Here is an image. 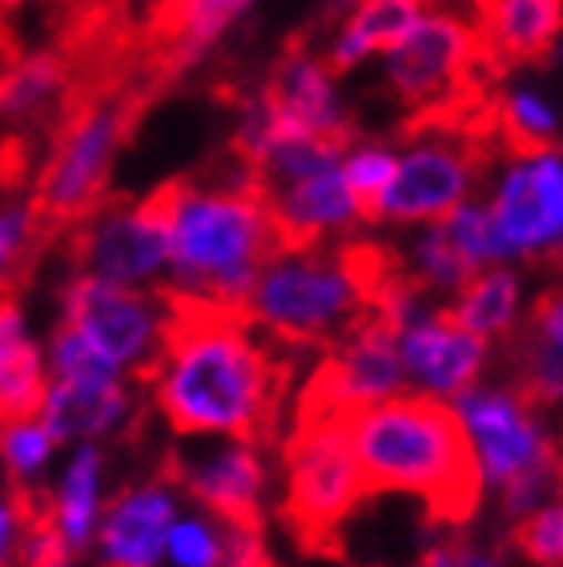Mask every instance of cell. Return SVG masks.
<instances>
[{
	"mask_svg": "<svg viewBox=\"0 0 563 567\" xmlns=\"http://www.w3.org/2000/svg\"><path fill=\"white\" fill-rule=\"evenodd\" d=\"M162 330L137 382L177 435H229L249 447H278L282 411L294 382L290 347L258 339L238 302L157 286Z\"/></svg>",
	"mask_w": 563,
	"mask_h": 567,
	"instance_id": "6da1fadb",
	"label": "cell"
},
{
	"mask_svg": "<svg viewBox=\"0 0 563 567\" xmlns=\"http://www.w3.org/2000/svg\"><path fill=\"white\" fill-rule=\"evenodd\" d=\"M367 495H414L427 524L459 532L483 507V467L463 415L439 394H390L347 419Z\"/></svg>",
	"mask_w": 563,
	"mask_h": 567,
	"instance_id": "7a4b0ae2",
	"label": "cell"
},
{
	"mask_svg": "<svg viewBox=\"0 0 563 567\" xmlns=\"http://www.w3.org/2000/svg\"><path fill=\"white\" fill-rule=\"evenodd\" d=\"M170 234L174 286L238 302L258 274L278 258L266 194L246 165L226 150L214 177H174L157 186Z\"/></svg>",
	"mask_w": 563,
	"mask_h": 567,
	"instance_id": "3957f363",
	"label": "cell"
},
{
	"mask_svg": "<svg viewBox=\"0 0 563 567\" xmlns=\"http://www.w3.org/2000/svg\"><path fill=\"white\" fill-rule=\"evenodd\" d=\"M153 97L157 93L141 81V73L89 81V89L73 93L65 117L57 121L53 157L44 165L37 197L29 202L44 238L81 226L105 206L113 157Z\"/></svg>",
	"mask_w": 563,
	"mask_h": 567,
	"instance_id": "277c9868",
	"label": "cell"
},
{
	"mask_svg": "<svg viewBox=\"0 0 563 567\" xmlns=\"http://www.w3.org/2000/svg\"><path fill=\"white\" fill-rule=\"evenodd\" d=\"M286 471L282 527L306 556H342V524L370 499L347 439V419L290 423L278 439Z\"/></svg>",
	"mask_w": 563,
	"mask_h": 567,
	"instance_id": "5b68a950",
	"label": "cell"
},
{
	"mask_svg": "<svg viewBox=\"0 0 563 567\" xmlns=\"http://www.w3.org/2000/svg\"><path fill=\"white\" fill-rule=\"evenodd\" d=\"M242 310L282 347L330 350L358 315V298L338 266L335 246H318L278 254L249 286Z\"/></svg>",
	"mask_w": 563,
	"mask_h": 567,
	"instance_id": "8992f818",
	"label": "cell"
},
{
	"mask_svg": "<svg viewBox=\"0 0 563 567\" xmlns=\"http://www.w3.org/2000/svg\"><path fill=\"white\" fill-rule=\"evenodd\" d=\"M390 93L399 97L402 121L451 110L459 101L495 93L499 81L483 69L475 33L467 17L443 9H427L387 65Z\"/></svg>",
	"mask_w": 563,
	"mask_h": 567,
	"instance_id": "52a82bcc",
	"label": "cell"
},
{
	"mask_svg": "<svg viewBox=\"0 0 563 567\" xmlns=\"http://www.w3.org/2000/svg\"><path fill=\"white\" fill-rule=\"evenodd\" d=\"M258 97L270 117L274 142L278 137H315V142H330L347 153L362 142V130L335 97V73L326 65V56L315 53V41L306 33H294L282 44L278 61L258 85Z\"/></svg>",
	"mask_w": 563,
	"mask_h": 567,
	"instance_id": "ba28073f",
	"label": "cell"
},
{
	"mask_svg": "<svg viewBox=\"0 0 563 567\" xmlns=\"http://www.w3.org/2000/svg\"><path fill=\"white\" fill-rule=\"evenodd\" d=\"M69 250L76 270L101 282L137 286L157 278L170 266V234L157 189L141 202H105L98 214L73 226Z\"/></svg>",
	"mask_w": 563,
	"mask_h": 567,
	"instance_id": "9c48e42d",
	"label": "cell"
},
{
	"mask_svg": "<svg viewBox=\"0 0 563 567\" xmlns=\"http://www.w3.org/2000/svg\"><path fill=\"white\" fill-rule=\"evenodd\" d=\"M499 157L451 137H422L407 145L395 177L379 197L375 221H443L488 177Z\"/></svg>",
	"mask_w": 563,
	"mask_h": 567,
	"instance_id": "30bf717a",
	"label": "cell"
},
{
	"mask_svg": "<svg viewBox=\"0 0 563 567\" xmlns=\"http://www.w3.org/2000/svg\"><path fill=\"white\" fill-rule=\"evenodd\" d=\"M65 322L117 371H133L137 379L157 350L162 302L157 295H141L133 286L76 274L65 286Z\"/></svg>",
	"mask_w": 563,
	"mask_h": 567,
	"instance_id": "8fae6325",
	"label": "cell"
},
{
	"mask_svg": "<svg viewBox=\"0 0 563 567\" xmlns=\"http://www.w3.org/2000/svg\"><path fill=\"white\" fill-rule=\"evenodd\" d=\"M455 411L475 443L483 480L499 487L560 458V447L540 426L535 411L523 406L508 386H467L455 394Z\"/></svg>",
	"mask_w": 563,
	"mask_h": 567,
	"instance_id": "7c38bea8",
	"label": "cell"
},
{
	"mask_svg": "<svg viewBox=\"0 0 563 567\" xmlns=\"http://www.w3.org/2000/svg\"><path fill=\"white\" fill-rule=\"evenodd\" d=\"M165 480L185 487L209 515H217L226 532H266V463L262 447L229 443L202 458H165Z\"/></svg>",
	"mask_w": 563,
	"mask_h": 567,
	"instance_id": "4fadbf2b",
	"label": "cell"
},
{
	"mask_svg": "<svg viewBox=\"0 0 563 567\" xmlns=\"http://www.w3.org/2000/svg\"><path fill=\"white\" fill-rule=\"evenodd\" d=\"M479 61L495 81L523 65H540L563 37V0H467Z\"/></svg>",
	"mask_w": 563,
	"mask_h": 567,
	"instance_id": "5bb4252c",
	"label": "cell"
},
{
	"mask_svg": "<svg viewBox=\"0 0 563 567\" xmlns=\"http://www.w3.org/2000/svg\"><path fill=\"white\" fill-rule=\"evenodd\" d=\"M249 4L254 0H157L150 37H145L141 81L153 93L174 85L185 69L202 61V53L238 21Z\"/></svg>",
	"mask_w": 563,
	"mask_h": 567,
	"instance_id": "9a60e30c",
	"label": "cell"
},
{
	"mask_svg": "<svg viewBox=\"0 0 563 567\" xmlns=\"http://www.w3.org/2000/svg\"><path fill=\"white\" fill-rule=\"evenodd\" d=\"M491 214L511 254L540 258L563 234V157L543 153L511 165Z\"/></svg>",
	"mask_w": 563,
	"mask_h": 567,
	"instance_id": "2e32d148",
	"label": "cell"
},
{
	"mask_svg": "<svg viewBox=\"0 0 563 567\" xmlns=\"http://www.w3.org/2000/svg\"><path fill=\"white\" fill-rule=\"evenodd\" d=\"M402 371L419 379L427 394H459L479 379L483 362L491 354V342L475 330L459 327L455 318L447 315V306L427 310L414 318L411 327L402 330L399 339Z\"/></svg>",
	"mask_w": 563,
	"mask_h": 567,
	"instance_id": "e0dca14e",
	"label": "cell"
},
{
	"mask_svg": "<svg viewBox=\"0 0 563 567\" xmlns=\"http://www.w3.org/2000/svg\"><path fill=\"white\" fill-rule=\"evenodd\" d=\"M266 206H270L274 238H278L282 254L318 250V246H326L330 234H342V229L358 221L355 194H350L347 177H342V165L310 174L303 182H290L282 189H270Z\"/></svg>",
	"mask_w": 563,
	"mask_h": 567,
	"instance_id": "ac0fdd59",
	"label": "cell"
},
{
	"mask_svg": "<svg viewBox=\"0 0 563 567\" xmlns=\"http://www.w3.org/2000/svg\"><path fill=\"white\" fill-rule=\"evenodd\" d=\"M174 527V495L162 483L130 487L109 503L101 524L105 567H157L165 556V539Z\"/></svg>",
	"mask_w": 563,
	"mask_h": 567,
	"instance_id": "d6986e66",
	"label": "cell"
},
{
	"mask_svg": "<svg viewBox=\"0 0 563 567\" xmlns=\"http://www.w3.org/2000/svg\"><path fill=\"white\" fill-rule=\"evenodd\" d=\"M133 411V399L121 379H101V382H69L53 379V386L44 391L41 419L53 431L57 443L65 439H101L109 431H117Z\"/></svg>",
	"mask_w": 563,
	"mask_h": 567,
	"instance_id": "ffe728a7",
	"label": "cell"
},
{
	"mask_svg": "<svg viewBox=\"0 0 563 567\" xmlns=\"http://www.w3.org/2000/svg\"><path fill=\"white\" fill-rule=\"evenodd\" d=\"M44 391V362L24 330L21 306L0 295V426L41 415Z\"/></svg>",
	"mask_w": 563,
	"mask_h": 567,
	"instance_id": "44dd1931",
	"label": "cell"
},
{
	"mask_svg": "<svg viewBox=\"0 0 563 567\" xmlns=\"http://www.w3.org/2000/svg\"><path fill=\"white\" fill-rule=\"evenodd\" d=\"M427 4L431 0H358L355 12L338 29L330 53H326L330 73H347L358 61H367L370 53H395L402 37L419 24Z\"/></svg>",
	"mask_w": 563,
	"mask_h": 567,
	"instance_id": "7402d4cb",
	"label": "cell"
},
{
	"mask_svg": "<svg viewBox=\"0 0 563 567\" xmlns=\"http://www.w3.org/2000/svg\"><path fill=\"white\" fill-rule=\"evenodd\" d=\"M503 367H508V391L531 411H552L563 403V347L543 339L528 322H515L503 339Z\"/></svg>",
	"mask_w": 563,
	"mask_h": 567,
	"instance_id": "603a6c76",
	"label": "cell"
},
{
	"mask_svg": "<svg viewBox=\"0 0 563 567\" xmlns=\"http://www.w3.org/2000/svg\"><path fill=\"white\" fill-rule=\"evenodd\" d=\"M73 101V73L61 56H24L0 76V117L33 121V117H65Z\"/></svg>",
	"mask_w": 563,
	"mask_h": 567,
	"instance_id": "cb8c5ba5",
	"label": "cell"
},
{
	"mask_svg": "<svg viewBox=\"0 0 563 567\" xmlns=\"http://www.w3.org/2000/svg\"><path fill=\"white\" fill-rule=\"evenodd\" d=\"M447 315L455 318L459 327L483 334L488 342H503L520 322V278L503 266H488L459 290L455 302L447 306Z\"/></svg>",
	"mask_w": 563,
	"mask_h": 567,
	"instance_id": "d4e9b609",
	"label": "cell"
},
{
	"mask_svg": "<svg viewBox=\"0 0 563 567\" xmlns=\"http://www.w3.org/2000/svg\"><path fill=\"white\" fill-rule=\"evenodd\" d=\"M98 487H101V451L93 443L76 451L73 463L65 467L61 492L53 495V512L61 539L69 551H81L93 539V524H98Z\"/></svg>",
	"mask_w": 563,
	"mask_h": 567,
	"instance_id": "484cf974",
	"label": "cell"
},
{
	"mask_svg": "<svg viewBox=\"0 0 563 567\" xmlns=\"http://www.w3.org/2000/svg\"><path fill=\"white\" fill-rule=\"evenodd\" d=\"M499 150L511 162L555 153V113L531 93H499Z\"/></svg>",
	"mask_w": 563,
	"mask_h": 567,
	"instance_id": "4316f807",
	"label": "cell"
},
{
	"mask_svg": "<svg viewBox=\"0 0 563 567\" xmlns=\"http://www.w3.org/2000/svg\"><path fill=\"white\" fill-rule=\"evenodd\" d=\"M411 270L414 278H419L427 290H463L471 278H475V266H471V258H467L463 250L455 246V238L447 234V226L439 221L434 229H427L419 241H414V250H411Z\"/></svg>",
	"mask_w": 563,
	"mask_h": 567,
	"instance_id": "83f0119b",
	"label": "cell"
},
{
	"mask_svg": "<svg viewBox=\"0 0 563 567\" xmlns=\"http://www.w3.org/2000/svg\"><path fill=\"white\" fill-rule=\"evenodd\" d=\"M503 544L531 567H563V492L511 524Z\"/></svg>",
	"mask_w": 563,
	"mask_h": 567,
	"instance_id": "f1b7e54d",
	"label": "cell"
},
{
	"mask_svg": "<svg viewBox=\"0 0 563 567\" xmlns=\"http://www.w3.org/2000/svg\"><path fill=\"white\" fill-rule=\"evenodd\" d=\"M395 153L387 145H355L342 162V177H347L350 194H355L358 221L362 226H379L375 214H379V197L395 177Z\"/></svg>",
	"mask_w": 563,
	"mask_h": 567,
	"instance_id": "f546056e",
	"label": "cell"
},
{
	"mask_svg": "<svg viewBox=\"0 0 563 567\" xmlns=\"http://www.w3.org/2000/svg\"><path fill=\"white\" fill-rule=\"evenodd\" d=\"M443 226H447V234L455 238L459 250L471 258L475 270H488V266L503 262V258H515L511 246L503 241V234H499L495 214H491V206H483V202L459 206L451 218H443Z\"/></svg>",
	"mask_w": 563,
	"mask_h": 567,
	"instance_id": "4dcf8cb0",
	"label": "cell"
},
{
	"mask_svg": "<svg viewBox=\"0 0 563 567\" xmlns=\"http://www.w3.org/2000/svg\"><path fill=\"white\" fill-rule=\"evenodd\" d=\"M49 367H53V379H69V382L121 379L117 367H113L101 350L89 347L65 318H61V327L53 330V342H49Z\"/></svg>",
	"mask_w": 563,
	"mask_h": 567,
	"instance_id": "1f68e13d",
	"label": "cell"
},
{
	"mask_svg": "<svg viewBox=\"0 0 563 567\" xmlns=\"http://www.w3.org/2000/svg\"><path fill=\"white\" fill-rule=\"evenodd\" d=\"M53 447H57V439H53V431L44 426L41 415L0 426V455H4V463H9V471L17 480L37 475V471L49 463Z\"/></svg>",
	"mask_w": 563,
	"mask_h": 567,
	"instance_id": "d6a6232c",
	"label": "cell"
},
{
	"mask_svg": "<svg viewBox=\"0 0 563 567\" xmlns=\"http://www.w3.org/2000/svg\"><path fill=\"white\" fill-rule=\"evenodd\" d=\"M44 241L33 206H9L0 214V295H9L12 270Z\"/></svg>",
	"mask_w": 563,
	"mask_h": 567,
	"instance_id": "836d02e7",
	"label": "cell"
},
{
	"mask_svg": "<svg viewBox=\"0 0 563 567\" xmlns=\"http://www.w3.org/2000/svg\"><path fill=\"white\" fill-rule=\"evenodd\" d=\"M165 556L174 559V567H222V559H226V539H222L214 527L202 524V519H185V524L170 527Z\"/></svg>",
	"mask_w": 563,
	"mask_h": 567,
	"instance_id": "e575fe53",
	"label": "cell"
},
{
	"mask_svg": "<svg viewBox=\"0 0 563 567\" xmlns=\"http://www.w3.org/2000/svg\"><path fill=\"white\" fill-rule=\"evenodd\" d=\"M528 327L535 330V334H543V339H552L563 347V282L547 286V290L535 295L531 315H528Z\"/></svg>",
	"mask_w": 563,
	"mask_h": 567,
	"instance_id": "d590c367",
	"label": "cell"
},
{
	"mask_svg": "<svg viewBox=\"0 0 563 567\" xmlns=\"http://www.w3.org/2000/svg\"><path fill=\"white\" fill-rule=\"evenodd\" d=\"M467 556H471V539L451 532V535H439L431 547H422V556L414 567H463Z\"/></svg>",
	"mask_w": 563,
	"mask_h": 567,
	"instance_id": "8d00e7d4",
	"label": "cell"
},
{
	"mask_svg": "<svg viewBox=\"0 0 563 567\" xmlns=\"http://www.w3.org/2000/svg\"><path fill=\"white\" fill-rule=\"evenodd\" d=\"M17 535H21V503L12 492L9 499H0V567H9L12 551H17Z\"/></svg>",
	"mask_w": 563,
	"mask_h": 567,
	"instance_id": "74e56055",
	"label": "cell"
},
{
	"mask_svg": "<svg viewBox=\"0 0 563 567\" xmlns=\"http://www.w3.org/2000/svg\"><path fill=\"white\" fill-rule=\"evenodd\" d=\"M355 4L358 0H323V9H318V17H315V24L310 29H303L310 41H315L318 33H326V29H335V24H342L355 12Z\"/></svg>",
	"mask_w": 563,
	"mask_h": 567,
	"instance_id": "f35d334b",
	"label": "cell"
},
{
	"mask_svg": "<svg viewBox=\"0 0 563 567\" xmlns=\"http://www.w3.org/2000/svg\"><path fill=\"white\" fill-rule=\"evenodd\" d=\"M463 567H508V547H475L471 544V556Z\"/></svg>",
	"mask_w": 563,
	"mask_h": 567,
	"instance_id": "ab89813d",
	"label": "cell"
},
{
	"mask_svg": "<svg viewBox=\"0 0 563 567\" xmlns=\"http://www.w3.org/2000/svg\"><path fill=\"white\" fill-rule=\"evenodd\" d=\"M540 262L547 266V270H552V274H560V278H563V234L552 241V246H547V250L540 254Z\"/></svg>",
	"mask_w": 563,
	"mask_h": 567,
	"instance_id": "60d3db41",
	"label": "cell"
},
{
	"mask_svg": "<svg viewBox=\"0 0 563 567\" xmlns=\"http://www.w3.org/2000/svg\"><path fill=\"white\" fill-rule=\"evenodd\" d=\"M560 492H563V439H560Z\"/></svg>",
	"mask_w": 563,
	"mask_h": 567,
	"instance_id": "b9f144b4",
	"label": "cell"
},
{
	"mask_svg": "<svg viewBox=\"0 0 563 567\" xmlns=\"http://www.w3.org/2000/svg\"><path fill=\"white\" fill-rule=\"evenodd\" d=\"M12 4H21V0H0V9H12Z\"/></svg>",
	"mask_w": 563,
	"mask_h": 567,
	"instance_id": "7bdbcfd3",
	"label": "cell"
}]
</instances>
